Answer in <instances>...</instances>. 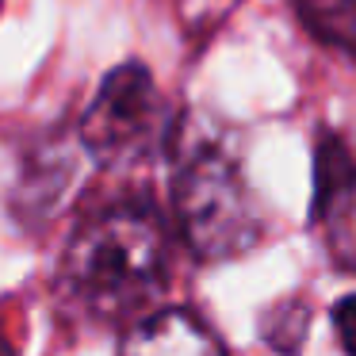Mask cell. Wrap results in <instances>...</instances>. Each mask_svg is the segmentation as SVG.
I'll return each instance as SVG.
<instances>
[{"instance_id":"2","label":"cell","mask_w":356,"mask_h":356,"mask_svg":"<svg viewBox=\"0 0 356 356\" xmlns=\"http://www.w3.org/2000/svg\"><path fill=\"white\" fill-rule=\"evenodd\" d=\"M172 215L200 261H230L261 238V211L238 165L226 154L200 149L177 172Z\"/></svg>"},{"instance_id":"3","label":"cell","mask_w":356,"mask_h":356,"mask_svg":"<svg viewBox=\"0 0 356 356\" xmlns=\"http://www.w3.org/2000/svg\"><path fill=\"white\" fill-rule=\"evenodd\" d=\"M157 119V85L142 62H123L100 81V92L81 115V146L100 161H119L146 146Z\"/></svg>"},{"instance_id":"1","label":"cell","mask_w":356,"mask_h":356,"mask_svg":"<svg viewBox=\"0 0 356 356\" xmlns=\"http://www.w3.org/2000/svg\"><path fill=\"white\" fill-rule=\"evenodd\" d=\"M165 264H169L165 222L142 203H123L88 218L73 234L62 261V280L81 299V307L115 318L161 291Z\"/></svg>"},{"instance_id":"9","label":"cell","mask_w":356,"mask_h":356,"mask_svg":"<svg viewBox=\"0 0 356 356\" xmlns=\"http://www.w3.org/2000/svg\"><path fill=\"white\" fill-rule=\"evenodd\" d=\"M0 4H4V0H0Z\"/></svg>"},{"instance_id":"7","label":"cell","mask_w":356,"mask_h":356,"mask_svg":"<svg viewBox=\"0 0 356 356\" xmlns=\"http://www.w3.org/2000/svg\"><path fill=\"white\" fill-rule=\"evenodd\" d=\"M307 322H310V310L302 307V302H280V307H272L268 314L261 318V333L276 353L291 356L302 348Z\"/></svg>"},{"instance_id":"6","label":"cell","mask_w":356,"mask_h":356,"mask_svg":"<svg viewBox=\"0 0 356 356\" xmlns=\"http://www.w3.org/2000/svg\"><path fill=\"white\" fill-rule=\"evenodd\" d=\"M299 24L314 35L322 47L353 58L356 50V0H291Z\"/></svg>"},{"instance_id":"4","label":"cell","mask_w":356,"mask_h":356,"mask_svg":"<svg viewBox=\"0 0 356 356\" xmlns=\"http://www.w3.org/2000/svg\"><path fill=\"white\" fill-rule=\"evenodd\" d=\"M353 154L341 134L325 131L314 149V218L318 226H325V241L345 272L353 268Z\"/></svg>"},{"instance_id":"8","label":"cell","mask_w":356,"mask_h":356,"mask_svg":"<svg viewBox=\"0 0 356 356\" xmlns=\"http://www.w3.org/2000/svg\"><path fill=\"white\" fill-rule=\"evenodd\" d=\"M353 310H356V302H353V295H341L337 299V307H333V330H337V341H341V348H345V356H353Z\"/></svg>"},{"instance_id":"5","label":"cell","mask_w":356,"mask_h":356,"mask_svg":"<svg viewBox=\"0 0 356 356\" xmlns=\"http://www.w3.org/2000/svg\"><path fill=\"white\" fill-rule=\"evenodd\" d=\"M119 356H226L218 337L188 310H157L123 337Z\"/></svg>"}]
</instances>
